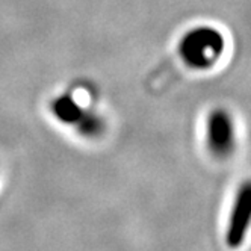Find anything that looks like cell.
<instances>
[{"mask_svg": "<svg viewBox=\"0 0 251 251\" xmlns=\"http://www.w3.org/2000/svg\"><path fill=\"white\" fill-rule=\"evenodd\" d=\"M226 49L223 33L212 26H197L188 30L178 43V55L192 70H209L220 61Z\"/></svg>", "mask_w": 251, "mask_h": 251, "instance_id": "1", "label": "cell"}, {"mask_svg": "<svg viewBox=\"0 0 251 251\" xmlns=\"http://www.w3.org/2000/svg\"><path fill=\"white\" fill-rule=\"evenodd\" d=\"M251 231V178L238 186L224 230V242L230 250H239Z\"/></svg>", "mask_w": 251, "mask_h": 251, "instance_id": "2", "label": "cell"}, {"mask_svg": "<svg viewBox=\"0 0 251 251\" xmlns=\"http://www.w3.org/2000/svg\"><path fill=\"white\" fill-rule=\"evenodd\" d=\"M206 146L218 159L228 157L236 149V126L224 107H215L206 118Z\"/></svg>", "mask_w": 251, "mask_h": 251, "instance_id": "3", "label": "cell"}, {"mask_svg": "<svg viewBox=\"0 0 251 251\" xmlns=\"http://www.w3.org/2000/svg\"><path fill=\"white\" fill-rule=\"evenodd\" d=\"M51 114L55 115V118L67 126H73L76 127L77 123L82 120L85 115V109L70 96H59L50 104Z\"/></svg>", "mask_w": 251, "mask_h": 251, "instance_id": "4", "label": "cell"}, {"mask_svg": "<svg viewBox=\"0 0 251 251\" xmlns=\"http://www.w3.org/2000/svg\"><path fill=\"white\" fill-rule=\"evenodd\" d=\"M75 129L85 138H97L104 132V121L97 114L86 111Z\"/></svg>", "mask_w": 251, "mask_h": 251, "instance_id": "5", "label": "cell"}]
</instances>
